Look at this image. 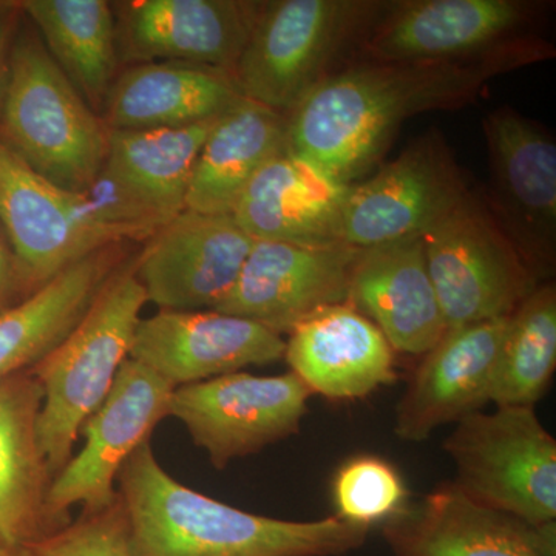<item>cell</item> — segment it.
I'll use <instances>...</instances> for the list:
<instances>
[{"label":"cell","mask_w":556,"mask_h":556,"mask_svg":"<svg viewBox=\"0 0 556 556\" xmlns=\"http://www.w3.org/2000/svg\"><path fill=\"white\" fill-rule=\"evenodd\" d=\"M243 98L229 73L149 62L115 79L102 105V121L109 130L177 129L218 118Z\"/></svg>","instance_id":"obj_25"},{"label":"cell","mask_w":556,"mask_h":556,"mask_svg":"<svg viewBox=\"0 0 556 556\" xmlns=\"http://www.w3.org/2000/svg\"><path fill=\"white\" fill-rule=\"evenodd\" d=\"M146 303L135 263L113 269L75 328L30 368L42 390L38 434L53 478L130 357Z\"/></svg>","instance_id":"obj_3"},{"label":"cell","mask_w":556,"mask_h":556,"mask_svg":"<svg viewBox=\"0 0 556 556\" xmlns=\"http://www.w3.org/2000/svg\"><path fill=\"white\" fill-rule=\"evenodd\" d=\"M350 189L285 150L249 182L232 217L254 240L338 243Z\"/></svg>","instance_id":"obj_23"},{"label":"cell","mask_w":556,"mask_h":556,"mask_svg":"<svg viewBox=\"0 0 556 556\" xmlns=\"http://www.w3.org/2000/svg\"><path fill=\"white\" fill-rule=\"evenodd\" d=\"M7 43V27L5 22L0 17V67H2L3 51H5Z\"/></svg>","instance_id":"obj_34"},{"label":"cell","mask_w":556,"mask_h":556,"mask_svg":"<svg viewBox=\"0 0 556 556\" xmlns=\"http://www.w3.org/2000/svg\"><path fill=\"white\" fill-rule=\"evenodd\" d=\"M109 131L42 40L22 33L3 78L0 141L40 177L84 193L100 177Z\"/></svg>","instance_id":"obj_4"},{"label":"cell","mask_w":556,"mask_h":556,"mask_svg":"<svg viewBox=\"0 0 556 556\" xmlns=\"http://www.w3.org/2000/svg\"><path fill=\"white\" fill-rule=\"evenodd\" d=\"M254 243L232 215L185 208L150 237L135 262L137 276L160 311L215 309Z\"/></svg>","instance_id":"obj_16"},{"label":"cell","mask_w":556,"mask_h":556,"mask_svg":"<svg viewBox=\"0 0 556 556\" xmlns=\"http://www.w3.org/2000/svg\"><path fill=\"white\" fill-rule=\"evenodd\" d=\"M17 285L21 283L16 268H14V262L0 243V313L11 306L9 302Z\"/></svg>","instance_id":"obj_32"},{"label":"cell","mask_w":556,"mask_h":556,"mask_svg":"<svg viewBox=\"0 0 556 556\" xmlns=\"http://www.w3.org/2000/svg\"><path fill=\"white\" fill-rule=\"evenodd\" d=\"M308 388L291 371L280 376L230 372L175 388L169 416L186 427L212 466L254 455L299 433L308 412Z\"/></svg>","instance_id":"obj_13"},{"label":"cell","mask_w":556,"mask_h":556,"mask_svg":"<svg viewBox=\"0 0 556 556\" xmlns=\"http://www.w3.org/2000/svg\"><path fill=\"white\" fill-rule=\"evenodd\" d=\"M174 390L134 358L124 362L108 397L80 430L84 447L51 482L47 507L58 525L72 521L68 514L75 506L93 514L118 500L121 467L169 417Z\"/></svg>","instance_id":"obj_11"},{"label":"cell","mask_w":556,"mask_h":556,"mask_svg":"<svg viewBox=\"0 0 556 556\" xmlns=\"http://www.w3.org/2000/svg\"><path fill=\"white\" fill-rule=\"evenodd\" d=\"M358 251L345 241L255 240L236 285L214 311L289 334L318 311L348 303Z\"/></svg>","instance_id":"obj_15"},{"label":"cell","mask_w":556,"mask_h":556,"mask_svg":"<svg viewBox=\"0 0 556 556\" xmlns=\"http://www.w3.org/2000/svg\"><path fill=\"white\" fill-rule=\"evenodd\" d=\"M387 5L380 0L263 2L233 72L241 94L288 115L346 58L353 60Z\"/></svg>","instance_id":"obj_5"},{"label":"cell","mask_w":556,"mask_h":556,"mask_svg":"<svg viewBox=\"0 0 556 556\" xmlns=\"http://www.w3.org/2000/svg\"><path fill=\"white\" fill-rule=\"evenodd\" d=\"M42 390L30 369L0 380V543L27 548L62 529L47 496L53 475L40 447Z\"/></svg>","instance_id":"obj_24"},{"label":"cell","mask_w":556,"mask_h":556,"mask_svg":"<svg viewBox=\"0 0 556 556\" xmlns=\"http://www.w3.org/2000/svg\"><path fill=\"white\" fill-rule=\"evenodd\" d=\"M22 9L50 56L91 109L104 105L115 83V14L104 0H27Z\"/></svg>","instance_id":"obj_28"},{"label":"cell","mask_w":556,"mask_h":556,"mask_svg":"<svg viewBox=\"0 0 556 556\" xmlns=\"http://www.w3.org/2000/svg\"><path fill=\"white\" fill-rule=\"evenodd\" d=\"M541 10L530 0L388 2L351 61L473 60L529 38Z\"/></svg>","instance_id":"obj_12"},{"label":"cell","mask_w":556,"mask_h":556,"mask_svg":"<svg viewBox=\"0 0 556 556\" xmlns=\"http://www.w3.org/2000/svg\"><path fill=\"white\" fill-rule=\"evenodd\" d=\"M510 316L447 329L431 348L402 396L396 434L422 442L438 427L457 422L490 402Z\"/></svg>","instance_id":"obj_19"},{"label":"cell","mask_w":556,"mask_h":556,"mask_svg":"<svg viewBox=\"0 0 556 556\" xmlns=\"http://www.w3.org/2000/svg\"><path fill=\"white\" fill-rule=\"evenodd\" d=\"M277 332L214 309L160 311L139 320L130 358L172 388L192 386L285 357Z\"/></svg>","instance_id":"obj_17"},{"label":"cell","mask_w":556,"mask_h":556,"mask_svg":"<svg viewBox=\"0 0 556 556\" xmlns=\"http://www.w3.org/2000/svg\"><path fill=\"white\" fill-rule=\"evenodd\" d=\"M393 556H556V525L529 526L479 506L453 484L415 506L405 504L383 527Z\"/></svg>","instance_id":"obj_20"},{"label":"cell","mask_w":556,"mask_h":556,"mask_svg":"<svg viewBox=\"0 0 556 556\" xmlns=\"http://www.w3.org/2000/svg\"><path fill=\"white\" fill-rule=\"evenodd\" d=\"M218 118L177 129L110 130L100 177L84 193L127 240L150 239L185 211L193 166Z\"/></svg>","instance_id":"obj_10"},{"label":"cell","mask_w":556,"mask_h":556,"mask_svg":"<svg viewBox=\"0 0 556 556\" xmlns=\"http://www.w3.org/2000/svg\"><path fill=\"white\" fill-rule=\"evenodd\" d=\"M285 358L311 393L334 401L368 396L397 379L393 348L350 303L300 321L289 332Z\"/></svg>","instance_id":"obj_22"},{"label":"cell","mask_w":556,"mask_h":556,"mask_svg":"<svg viewBox=\"0 0 556 556\" xmlns=\"http://www.w3.org/2000/svg\"><path fill=\"white\" fill-rule=\"evenodd\" d=\"M263 2L141 0L127 3L116 39L126 60L181 62L233 76Z\"/></svg>","instance_id":"obj_18"},{"label":"cell","mask_w":556,"mask_h":556,"mask_svg":"<svg viewBox=\"0 0 556 556\" xmlns=\"http://www.w3.org/2000/svg\"><path fill=\"white\" fill-rule=\"evenodd\" d=\"M113 247L62 270L0 313V380L27 371L75 328L115 269Z\"/></svg>","instance_id":"obj_27"},{"label":"cell","mask_w":556,"mask_h":556,"mask_svg":"<svg viewBox=\"0 0 556 556\" xmlns=\"http://www.w3.org/2000/svg\"><path fill=\"white\" fill-rule=\"evenodd\" d=\"M116 485L130 556H342L369 532L336 515L287 521L229 506L172 478L150 441L124 463Z\"/></svg>","instance_id":"obj_2"},{"label":"cell","mask_w":556,"mask_h":556,"mask_svg":"<svg viewBox=\"0 0 556 556\" xmlns=\"http://www.w3.org/2000/svg\"><path fill=\"white\" fill-rule=\"evenodd\" d=\"M482 131L490 174L482 200L540 280L554 269L556 257L555 138L510 105L490 112Z\"/></svg>","instance_id":"obj_9"},{"label":"cell","mask_w":556,"mask_h":556,"mask_svg":"<svg viewBox=\"0 0 556 556\" xmlns=\"http://www.w3.org/2000/svg\"><path fill=\"white\" fill-rule=\"evenodd\" d=\"M444 447L456 464L453 485L479 506L529 526L556 518V441L535 407H496L457 420Z\"/></svg>","instance_id":"obj_6"},{"label":"cell","mask_w":556,"mask_h":556,"mask_svg":"<svg viewBox=\"0 0 556 556\" xmlns=\"http://www.w3.org/2000/svg\"><path fill=\"white\" fill-rule=\"evenodd\" d=\"M468 192L447 141L441 131H428L375 177L351 185L343 214V241L367 249L422 237Z\"/></svg>","instance_id":"obj_14"},{"label":"cell","mask_w":556,"mask_h":556,"mask_svg":"<svg viewBox=\"0 0 556 556\" xmlns=\"http://www.w3.org/2000/svg\"><path fill=\"white\" fill-rule=\"evenodd\" d=\"M285 150L287 115L243 98L208 131L190 177L186 208L232 215L249 182Z\"/></svg>","instance_id":"obj_26"},{"label":"cell","mask_w":556,"mask_h":556,"mask_svg":"<svg viewBox=\"0 0 556 556\" xmlns=\"http://www.w3.org/2000/svg\"><path fill=\"white\" fill-rule=\"evenodd\" d=\"M420 239L447 329L510 316L541 285L473 190Z\"/></svg>","instance_id":"obj_7"},{"label":"cell","mask_w":556,"mask_h":556,"mask_svg":"<svg viewBox=\"0 0 556 556\" xmlns=\"http://www.w3.org/2000/svg\"><path fill=\"white\" fill-rule=\"evenodd\" d=\"M556 367V288L538 285L510 314L490 402L535 407Z\"/></svg>","instance_id":"obj_29"},{"label":"cell","mask_w":556,"mask_h":556,"mask_svg":"<svg viewBox=\"0 0 556 556\" xmlns=\"http://www.w3.org/2000/svg\"><path fill=\"white\" fill-rule=\"evenodd\" d=\"M332 500L336 517L369 529L404 508L407 486L396 468L382 457L354 456L336 473Z\"/></svg>","instance_id":"obj_30"},{"label":"cell","mask_w":556,"mask_h":556,"mask_svg":"<svg viewBox=\"0 0 556 556\" xmlns=\"http://www.w3.org/2000/svg\"><path fill=\"white\" fill-rule=\"evenodd\" d=\"M348 303L369 318L397 353L427 354L447 332L420 237L361 249Z\"/></svg>","instance_id":"obj_21"},{"label":"cell","mask_w":556,"mask_h":556,"mask_svg":"<svg viewBox=\"0 0 556 556\" xmlns=\"http://www.w3.org/2000/svg\"><path fill=\"white\" fill-rule=\"evenodd\" d=\"M30 556H130L126 515L119 497L104 510L76 521L27 547Z\"/></svg>","instance_id":"obj_31"},{"label":"cell","mask_w":556,"mask_h":556,"mask_svg":"<svg viewBox=\"0 0 556 556\" xmlns=\"http://www.w3.org/2000/svg\"><path fill=\"white\" fill-rule=\"evenodd\" d=\"M551 58L552 43L529 36L473 60L346 62L288 113V150L354 185L380 163L405 121L466 108L496 76Z\"/></svg>","instance_id":"obj_1"},{"label":"cell","mask_w":556,"mask_h":556,"mask_svg":"<svg viewBox=\"0 0 556 556\" xmlns=\"http://www.w3.org/2000/svg\"><path fill=\"white\" fill-rule=\"evenodd\" d=\"M0 556H30L27 548L11 547L0 543Z\"/></svg>","instance_id":"obj_33"},{"label":"cell","mask_w":556,"mask_h":556,"mask_svg":"<svg viewBox=\"0 0 556 556\" xmlns=\"http://www.w3.org/2000/svg\"><path fill=\"white\" fill-rule=\"evenodd\" d=\"M0 223L28 294L80 260L127 240L87 193L40 177L2 141Z\"/></svg>","instance_id":"obj_8"}]
</instances>
